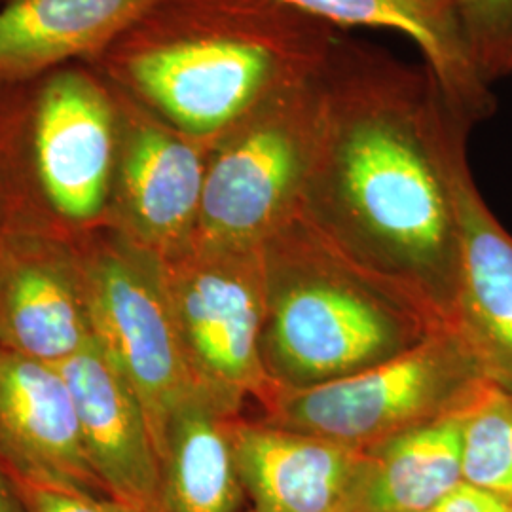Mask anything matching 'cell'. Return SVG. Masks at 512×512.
<instances>
[{
  "label": "cell",
  "mask_w": 512,
  "mask_h": 512,
  "mask_svg": "<svg viewBox=\"0 0 512 512\" xmlns=\"http://www.w3.org/2000/svg\"><path fill=\"white\" fill-rule=\"evenodd\" d=\"M459 18L482 78L512 76V0H456Z\"/></svg>",
  "instance_id": "obj_20"
},
{
  "label": "cell",
  "mask_w": 512,
  "mask_h": 512,
  "mask_svg": "<svg viewBox=\"0 0 512 512\" xmlns=\"http://www.w3.org/2000/svg\"><path fill=\"white\" fill-rule=\"evenodd\" d=\"M14 480L29 512H139L110 495L86 494L18 476Z\"/></svg>",
  "instance_id": "obj_21"
},
{
  "label": "cell",
  "mask_w": 512,
  "mask_h": 512,
  "mask_svg": "<svg viewBox=\"0 0 512 512\" xmlns=\"http://www.w3.org/2000/svg\"><path fill=\"white\" fill-rule=\"evenodd\" d=\"M93 340L80 260L57 239H0V348L59 366Z\"/></svg>",
  "instance_id": "obj_11"
},
{
  "label": "cell",
  "mask_w": 512,
  "mask_h": 512,
  "mask_svg": "<svg viewBox=\"0 0 512 512\" xmlns=\"http://www.w3.org/2000/svg\"><path fill=\"white\" fill-rule=\"evenodd\" d=\"M469 406L370 448L355 512L435 511L463 482V420Z\"/></svg>",
  "instance_id": "obj_18"
},
{
  "label": "cell",
  "mask_w": 512,
  "mask_h": 512,
  "mask_svg": "<svg viewBox=\"0 0 512 512\" xmlns=\"http://www.w3.org/2000/svg\"><path fill=\"white\" fill-rule=\"evenodd\" d=\"M0 459L18 478L109 495L93 471L61 370L0 348Z\"/></svg>",
  "instance_id": "obj_12"
},
{
  "label": "cell",
  "mask_w": 512,
  "mask_h": 512,
  "mask_svg": "<svg viewBox=\"0 0 512 512\" xmlns=\"http://www.w3.org/2000/svg\"><path fill=\"white\" fill-rule=\"evenodd\" d=\"M323 69L215 143L192 249L256 251L300 215L321 133Z\"/></svg>",
  "instance_id": "obj_4"
},
{
  "label": "cell",
  "mask_w": 512,
  "mask_h": 512,
  "mask_svg": "<svg viewBox=\"0 0 512 512\" xmlns=\"http://www.w3.org/2000/svg\"><path fill=\"white\" fill-rule=\"evenodd\" d=\"M475 124L439 97L442 158L459 238L458 293L452 327L484 378L512 389V236L476 188L467 162Z\"/></svg>",
  "instance_id": "obj_10"
},
{
  "label": "cell",
  "mask_w": 512,
  "mask_h": 512,
  "mask_svg": "<svg viewBox=\"0 0 512 512\" xmlns=\"http://www.w3.org/2000/svg\"><path fill=\"white\" fill-rule=\"evenodd\" d=\"M332 27H374L403 33L420 48L452 109L473 124L494 114L492 86L482 78L456 0H285Z\"/></svg>",
  "instance_id": "obj_16"
},
{
  "label": "cell",
  "mask_w": 512,
  "mask_h": 512,
  "mask_svg": "<svg viewBox=\"0 0 512 512\" xmlns=\"http://www.w3.org/2000/svg\"><path fill=\"white\" fill-rule=\"evenodd\" d=\"M239 476L253 512H355L370 454L264 420L232 423Z\"/></svg>",
  "instance_id": "obj_13"
},
{
  "label": "cell",
  "mask_w": 512,
  "mask_h": 512,
  "mask_svg": "<svg viewBox=\"0 0 512 512\" xmlns=\"http://www.w3.org/2000/svg\"><path fill=\"white\" fill-rule=\"evenodd\" d=\"M0 512H29L23 497L4 461L0 459Z\"/></svg>",
  "instance_id": "obj_24"
},
{
  "label": "cell",
  "mask_w": 512,
  "mask_h": 512,
  "mask_svg": "<svg viewBox=\"0 0 512 512\" xmlns=\"http://www.w3.org/2000/svg\"><path fill=\"white\" fill-rule=\"evenodd\" d=\"M262 365L281 389L329 384L380 365L450 327L296 215L262 247Z\"/></svg>",
  "instance_id": "obj_3"
},
{
  "label": "cell",
  "mask_w": 512,
  "mask_h": 512,
  "mask_svg": "<svg viewBox=\"0 0 512 512\" xmlns=\"http://www.w3.org/2000/svg\"><path fill=\"white\" fill-rule=\"evenodd\" d=\"M338 35L285 0H160L93 67L173 128L217 143L319 73Z\"/></svg>",
  "instance_id": "obj_2"
},
{
  "label": "cell",
  "mask_w": 512,
  "mask_h": 512,
  "mask_svg": "<svg viewBox=\"0 0 512 512\" xmlns=\"http://www.w3.org/2000/svg\"><path fill=\"white\" fill-rule=\"evenodd\" d=\"M511 503L501 495L461 482L454 492L440 501L435 512H509Z\"/></svg>",
  "instance_id": "obj_23"
},
{
  "label": "cell",
  "mask_w": 512,
  "mask_h": 512,
  "mask_svg": "<svg viewBox=\"0 0 512 512\" xmlns=\"http://www.w3.org/2000/svg\"><path fill=\"white\" fill-rule=\"evenodd\" d=\"M463 482L512 501V389L488 384L463 420Z\"/></svg>",
  "instance_id": "obj_19"
},
{
  "label": "cell",
  "mask_w": 512,
  "mask_h": 512,
  "mask_svg": "<svg viewBox=\"0 0 512 512\" xmlns=\"http://www.w3.org/2000/svg\"><path fill=\"white\" fill-rule=\"evenodd\" d=\"M439 97L425 67L340 33L323 69L321 133L302 213L452 327L459 238Z\"/></svg>",
  "instance_id": "obj_1"
},
{
  "label": "cell",
  "mask_w": 512,
  "mask_h": 512,
  "mask_svg": "<svg viewBox=\"0 0 512 512\" xmlns=\"http://www.w3.org/2000/svg\"><path fill=\"white\" fill-rule=\"evenodd\" d=\"M165 291L186 359L205 391L241 412L260 408L275 387L262 365L266 266L262 249L211 253L190 249L162 260Z\"/></svg>",
  "instance_id": "obj_7"
},
{
  "label": "cell",
  "mask_w": 512,
  "mask_h": 512,
  "mask_svg": "<svg viewBox=\"0 0 512 512\" xmlns=\"http://www.w3.org/2000/svg\"><path fill=\"white\" fill-rule=\"evenodd\" d=\"M73 391L93 471L107 494L139 512H164V469L145 408L92 340L57 366Z\"/></svg>",
  "instance_id": "obj_14"
},
{
  "label": "cell",
  "mask_w": 512,
  "mask_h": 512,
  "mask_svg": "<svg viewBox=\"0 0 512 512\" xmlns=\"http://www.w3.org/2000/svg\"><path fill=\"white\" fill-rule=\"evenodd\" d=\"M425 512H435V511H425Z\"/></svg>",
  "instance_id": "obj_26"
},
{
  "label": "cell",
  "mask_w": 512,
  "mask_h": 512,
  "mask_svg": "<svg viewBox=\"0 0 512 512\" xmlns=\"http://www.w3.org/2000/svg\"><path fill=\"white\" fill-rule=\"evenodd\" d=\"M238 416L207 391L175 410L162 452L164 512L243 511L247 494L232 439Z\"/></svg>",
  "instance_id": "obj_17"
},
{
  "label": "cell",
  "mask_w": 512,
  "mask_h": 512,
  "mask_svg": "<svg viewBox=\"0 0 512 512\" xmlns=\"http://www.w3.org/2000/svg\"><path fill=\"white\" fill-rule=\"evenodd\" d=\"M27 99L29 82L8 84L0 82V152L10 147L25 129L27 122ZM6 211H8V188L0 173V239L6 234Z\"/></svg>",
  "instance_id": "obj_22"
},
{
  "label": "cell",
  "mask_w": 512,
  "mask_h": 512,
  "mask_svg": "<svg viewBox=\"0 0 512 512\" xmlns=\"http://www.w3.org/2000/svg\"><path fill=\"white\" fill-rule=\"evenodd\" d=\"M80 274L93 340L139 397L162 459L171 416L205 391L184 353L162 260L109 226L80 260Z\"/></svg>",
  "instance_id": "obj_6"
},
{
  "label": "cell",
  "mask_w": 512,
  "mask_h": 512,
  "mask_svg": "<svg viewBox=\"0 0 512 512\" xmlns=\"http://www.w3.org/2000/svg\"><path fill=\"white\" fill-rule=\"evenodd\" d=\"M509 512H512V503H511V511H509Z\"/></svg>",
  "instance_id": "obj_25"
},
{
  "label": "cell",
  "mask_w": 512,
  "mask_h": 512,
  "mask_svg": "<svg viewBox=\"0 0 512 512\" xmlns=\"http://www.w3.org/2000/svg\"><path fill=\"white\" fill-rule=\"evenodd\" d=\"M488 384L452 327L380 365L329 384L281 389L262 420L370 450L425 423L458 414Z\"/></svg>",
  "instance_id": "obj_5"
},
{
  "label": "cell",
  "mask_w": 512,
  "mask_h": 512,
  "mask_svg": "<svg viewBox=\"0 0 512 512\" xmlns=\"http://www.w3.org/2000/svg\"><path fill=\"white\" fill-rule=\"evenodd\" d=\"M160 0H6L0 82L23 84L71 63L95 65Z\"/></svg>",
  "instance_id": "obj_15"
},
{
  "label": "cell",
  "mask_w": 512,
  "mask_h": 512,
  "mask_svg": "<svg viewBox=\"0 0 512 512\" xmlns=\"http://www.w3.org/2000/svg\"><path fill=\"white\" fill-rule=\"evenodd\" d=\"M120 143L110 198V228L160 260L192 249L205 173L215 143L173 128L118 90Z\"/></svg>",
  "instance_id": "obj_9"
},
{
  "label": "cell",
  "mask_w": 512,
  "mask_h": 512,
  "mask_svg": "<svg viewBox=\"0 0 512 512\" xmlns=\"http://www.w3.org/2000/svg\"><path fill=\"white\" fill-rule=\"evenodd\" d=\"M27 156L42 200L57 219H107L118 162L114 86L92 65L71 63L29 82Z\"/></svg>",
  "instance_id": "obj_8"
}]
</instances>
